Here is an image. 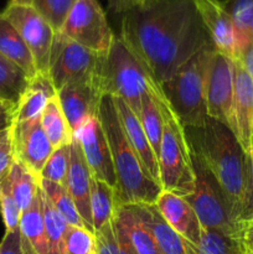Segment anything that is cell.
<instances>
[{
	"label": "cell",
	"instance_id": "obj_51",
	"mask_svg": "<svg viewBox=\"0 0 253 254\" xmlns=\"http://www.w3.org/2000/svg\"><path fill=\"white\" fill-rule=\"evenodd\" d=\"M0 102H1V101H0Z\"/></svg>",
	"mask_w": 253,
	"mask_h": 254
},
{
	"label": "cell",
	"instance_id": "obj_43",
	"mask_svg": "<svg viewBox=\"0 0 253 254\" xmlns=\"http://www.w3.org/2000/svg\"><path fill=\"white\" fill-rule=\"evenodd\" d=\"M111 6L118 12H126L133 7L140 6L145 2V0H108Z\"/></svg>",
	"mask_w": 253,
	"mask_h": 254
},
{
	"label": "cell",
	"instance_id": "obj_22",
	"mask_svg": "<svg viewBox=\"0 0 253 254\" xmlns=\"http://www.w3.org/2000/svg\"><path fill=\"white\" fill-rule=\"evenodd\" d=\"M19 235L22 254H51L42 218L40 188L32 205L21 213Z\"/></svg>",
	"mask_w": 253,
	"mask_h": 254
},
{
	"label": "cell",
	"instance_id": "obj_2",
	"mask_svg": "<svg viewBox=\"0 0 253 254\" xmlns=\"http://www.w3.org/2000/svg\"><path fill=\"white\" fill-rule=\"evenodd\" d=\"M185 131L191 149L220 184L233 216L240 222L247 179L246 151L233 131L226 124L212 118H207L201 129H185Z\"/></svg>",
	"mask_w": 253,
	"mask_h": 254
},
{
	"label": "cell",
	"instance_id": "obj_34",
	"mask_svg": "<svg viewBox=\"0 0 253 254\" xmlns=\"http://www.w3.org/2000/svg\"><path fill=\"white\" fill-rule=\"evenodd\" d=\"M77 0H32L31 5L56 32L63 26Z\"/></svg>",
	"mask_w": 253,
	"mask_h": 254
},
{
	"label": "cell",
	"instance_id": "obj_39",
	"mask_svg": "<svg viewBox=\"0 0 253 254\" xmlns=\"http://www.w3.org/2000/svg\"><path fill=\"white\" fill-rule=\"evenodd\" d=\"M240 222L243 226L253 222V146L247 153V179Z\"/></svg>",
	"mask_w": 253,
	"mask_h": 254
},
{
	"label": "cell",
	"instance_id": "obj_1",
	"mask_svg": "<svg viewBox=\"0 0 253 254\" xmlns=\"http://www.w3.org/2000/svg\"><path fill=\"white\" fill-rule=\"evenodd\" d=\"M119 37L160 87L197 52L213 47L193 0H146L123 12Z\"/></svg>",
	"mask_w": 253,
	"mask_h": 254
},
{
	"label": "cell",
	"instance_id": "obj_27",
	"mask_svg": "<svg viewBox=\"0 0 253 254\" xmlns=\"http://www.w3.org/2000/svg\"><path fill=\"white\" fill-rule=\"evenodd\" d=\"M40 121H41L42 129L54 149L71 143L73 139V131L62 111L57 96L47 103Z\"/></svg>",
	"mask_w": 253,
	"mask_h": 254
},
{
	"label": "cell",
	"instance_id": "obj_30",
	"mask_svg": "<svg viewBox=\"0 0 253 254\" xmlns=\"http://www.w3.org/2000/svg\"><path fill=\"white\" fill-rule=\"evenodd\" d=\"M164 94L149 93L141 101L140 112H139V121L143 127L145 135L155 153L156 158L160 150L161 139H163L164 131V118L161 114L160 107H159V99H164Z\"/></svg>",
	"mask_w": 253,
	"mask_h": 254
},
{
	"label": "cell",
	"instance_id": "obj_26",
	"mask_svg": "<svg viewBox=\"0 0 253 254\" xmlns=\"http://www.w3.org/2000/svg\"><path fill=\"white\" fill-rule=\"evenodd\" d=\"M5 181L21 212L26 211L37 196L40 188L39 176L15 159L9 174L5 176Z\"/></svg>",
	"mask_w": 253,
	"mask_h": 254
},
{
	"label": "cell",
	"instance_id": "obj_33",
	"mask_svg": "<svg viewBox=\"0 0 253 254\" xmlns=\"http://www.w3.org/2000/svg\"><path fill=\"white\" fill-rule=\"evenodd\" d=\"M96 254H134L117 228L114 220L94 231Z\"/></svg>",
	"mask_w": 253,
	"mask_h": 254
},
{
	"label": "cell",
	"instance_id": "obj_44",
	"mask_svg": "<svg viewBox=\"0 0 253 254\" xmlns=\"http://www.w3.org/2000/svg\"><path fill=\"white\" fill-rule=\"evenodd\" d=\"M243 241H245V245L247 247L248 252L253 254V230L251 228L245 227V232H243Z\"/></svg>",
	"mask_w": 253,
	"mask_h": 254
},
{
	"label": "cell",
	"instance_id": "obj_50",
	"mask_svg": "<svg viewBox=\"0 0 253 254\" xmlns=\"http://www.w3.org/2000/svg\"><path fill=\"white\" fill-rule=\"evenodd\" d=\"M251 35H252V36H253V26H252V29H251Z\"/></svg>",
	"mask_w": 253,
	"mask_h": 254
},
{
	"label": "cell",
	"instance_id": "obj_36",
	"mask_svg": "<svg viewBox=\"0 0 253 254\" xmlns=\"http://www.w3.org/2000/svg\"><path fill=\"white\" fill-rule=\"evenodd\" d=\"M62 254H96L94 235L84 227L68 225L63 236Z\"/></svg>",
	"mask_w": 253,
	"mask_h": 254
},
{
	"label": "cell",
	"instance_id": "obj_47",
	"mask_svg": "<svg viewBox=\"0 0 253 254\" xmlns=\"http://www.w3.org/2000/svg\"><path fill=\"white\" fill-rule=\"evenodd\" d=\"M9 131H10V128H7V129H5V130L0 131V144H1L2 140H4V139L6 138V135H7V134H9Z\"/></svg>",
	"mask_w": 253,
	"mask_h": 254
},
{
	"label": "cell",
	"instance_id": "obj_29",
	"mask_svg": "<svg viewBox=\"0 0 253 254\" xmlns=\"http://www.w3.org/2000/svg\"><path fill=\"white\" fill-rule=\"evenodd\" d=\"M117 210L116 190L104 181L91 179V215L93 231L113 220ZM94 233V232H93Z\"/></svg>",
	"mask_w": 253,
	"mask_h": 254
},
{
	"label": "cell",
	"instance_id": "obj_31",
	"mask_svg": "<svg viewBox=\"0 0 253 254\" xmlns=\"http://www.w3.org/2000/svg\"><path fill=\"white\" fill-rule=\"evenodd\" d=\"M40 188L44 191L45 195L51 201L52 206L57 210V212L63 217V220L69 226H77V227H84L83 220L77 211L76 205L72 200L71 195L63 185L57 183L40 179ZM86 228V227H84Z\"/></svg>",
	"mask_w": 253,
	"mask_h": 254
},
{
	"label": "cell",
	"instance_id": "obj_14",
	"mask_svg": "<svg viewBox=\"0 0 253 254\" xmlns=\"http://www.w3.org/2000/svg\"><path fill=\"white\" fill-rule=\"evenodd\" d=\"M79 141L92 176L104 181L116 190L117 179L108 140L98 117H93L74 133Z\"/></svg>",
	"mask_w": 253,
	"mask_h": 254
},
{
	"label": "cell",
	"instance_id": "obj_46",
	"mask_svg": "<svg viewBox=\"0 0 253 254\" xmlns=\"http://www.w3.org/2000/svg\"><path fill=\"white\" fill-rule=\"evenodd\" d=\"M15 107L11 106L9 103H5V102H0V117L5 116V114L14 113Z\"/></svg>",
	"mask_w": 253,
	"mask_h": 254
},
{
	"label": "cell",
	"instance_id": "obj_4",
	"mask_svg": "<svg viewBox=\"0 0 253 254\" xmlns=\"http://www.w3.org/2000/svg\"><path fill=\"white\" fill-rule=\"evenodd\" d=\"M103 93L122 98L139 116L141 101L149 93L164 94L141 60L119 36L114 37L101 67Z\"/></svg>",
	"mask_w": 253,
	"mask_h": 254
},
{
	"label": "cell",
	"instance_id": "obj_49",
	"mask_svg": "<svg viewBox=\"0 0 253 254\" xmlns=\"http://www.w3.org/2000/svg\"><path fill=\"white\" fill-rule=\"evenodd\" d=\"M245 227H248V228H251V230H253V222L252 223H248V225H246Z\"/></svg>",
	"mask_w": 253,
	"mask_h": 254
},
{
	"label": "cell",
	"instance_id": "obj_32",
	"mask_svg": "<svg viewBox=\"0 0 253 254\" xmlns=\"http://www.w3.org/2000/svg\"><path fill=\"white\" fill-rule=\"evenodd\" d=\"M40 198H41L42 218H44L45 232H46L47 241H49L50 252L51 254H62L63 236L68 227V223L52 206L51 201L45 195L41 188H40Z\"/></svg>",
	"mask_w": 253,
	"mask_h": 254
},
{
	"label": "cell",
	"instance_id": "obj_17",
	"mask_svg": "<svg viewBox=\"0 0 253 254\" xmlns=\"http://www.w3.org/2000/svg\"><path fill=\"white\" fill-rule=\"evenodd\" d=\"M91 179L92 173L89 170L81 144L73 136L71 141V156H69L68 173H67L64 188L71 195L77 211L83 220L84 227L93 233V222L91 215Z\"/></svg>",
	"mask_w": 253,
	"mask_h": 254
},
{
	"label": "cell",
	"instance_id": "obj_5",
	"mask_svg": "<svg viewBox=\"0 0 253 254\" xmlns=\"http://www.w3.org/2000/svg\"><path fill=\"white\" fill-rule=\"evenodd\" d=\"M164 118V131L158 155L159 178L163 190L179 196L191 195L195 190V171L190 141L185 128L175 116L166 98L159 99Z\"/></svg>",
	"mask_w": 253,
	"mask_h": 254
},
{
	"label": "cell",
	"instance_id": "obj_10",
	"mask_svg": "<svg viewBox=\"0 0 253 254\" xmlns=\"http://www.w3.org/2000/svg\"><path fill=\"white\" fill-rule=\"evenodd\" d=\"M29 47L39 73L49 74V61L56 31L32 5L9 1L0 12Z\"/></svg>",
	"mask_w": 253,
	"mask_h": 254
},
{
	"label": "cell",
	"instance_id": "obj_52",
	"mask_svg": "<svg viewBox=\"0 0 253 254\" xmlns=\"http://www.w3.org/2000/svg\"><path fill=\"white\" fill-rule=\"evenodd\" d=\"M145 1H146V0H145Z\"/></svg>",
	"mask_w": 253,
	"mask_h": 254
},
{
	"label": "cell",
	"instance_id": "obj_25",
	"mask_svg": "<svg viewBox=\"0 0 253 254\" xmlns=\"http://www.w3.org/2000/svg\"><path fill=\"white\" fill-rule=\"evenodd\" d=\"M0 54L24 69L31 78L39 73L29 47L26 46L15 27L1 15H0Z\"/></svg>",
	"mask_w": 253,
	"mask_h": 254
},
{
	"label": "cell",
	"instance_id": "obj_23",
	"mask_svg": "<svg viewBox=\"0 0 253 254\" xmlns=\"http://www.w3.org/2000/svg\"><path fill=\"white\" fill-rule=\"evenodd\" d=\"M113 220L134 254H161L150 232L141 225L130 206L117 207Z\"/></svg>",
	"mask_w": 253,
	"mask_h": 254
},
{
	"label": "cell",
	"instance_id": "obj_37",
	"mask_svg": "<svg viewBox=\"0 0 253 254\" xmlns=\"http://www.w3.org/2000/svg\"><path fill=\"white\" fill-rule=\"evenodd\" d=\"M226 9L232 16L238 31V47L251 36L253 26V0H227Z\"/></svg>",
	"mask_w": 253,
	"mask_h": 254
},
{
	"label": "cell",
	"instance_id": "obj_19",
	"mask_svg": "<svg viewBox=\"0 0 253 254\" xmlns=\"http://www.w3.org/2000/svg\"><path fill=\"white\" fill-rule=\"evenodd\" d=\"M113 98L117 112H118L119 121H121L122 128H123L126 139L130 143L131 148L134 149L136 155L139 156L150 178L160 185L158 158H156L155 153H154L153 148H151L150 143L146 138L145 131L141 127L138 116L131 111L130 107L123 99L118 98V97H113Z\"/></svg>",
	"mask_w": 253,
	"mask_h": 254
},
{
	"label": "cell",
	"instance_id": "obj_41",
	"mask_svg": "<svg viewBox=\"0 0 253 254\" xmlns=\"http://www.w3.org/2000/svg\"><path fill=\"white\" fill-rule=\"evenodd\" d=\"M236 61L240 62L241 66L245 68V71L250 74L253 79V36L251 35L247 40L242 42L238 47L237 57Z\"/></svg>",
	"mask_w": 253,
	"mask_h": 254
},
{
	"label": "cell",
	"instance_id": "obj_40",
	"mask_svg": "<svg viewBox=\"0 0 253 254\" xmlns=\"http://www.w3.org/2000/svg\"><path fill=\"white\" fill-rule=\"evenodd\" d=\"M15 160L14 148H12L11 140V127L6 138L0 144V181L9 174L12 163Z\"/></svg>",
	"mask_w": 253,
	"mask_h": 254
},
{
	"label": "cell",
	"instance_id": "obj_20",
	"mask_svg": "<svg viewBox=\"0 0 253 254\" xmlns=\"http://www.w3.org/2000/svg\"><path fill=\"white\" fill-rule=\"evenodd\" d=\"M129 206L141 225L150 232L161 254H186L185 240L164 220L155 203H133Z\"/></svg>",
	"mask_w": 253,
	"mask_h": 254
},
{
	"label": "cell",
	"instance_id": "obj_18",
	"mask_svg": "<svg viewBox=\"0 0 253 254\" xmlns=\"http://www.w3.org/2000/svg\"><path fill=\"white\" fill-rule=\"evenodd\" d=\"M164 220L181 237L192 245H197L201 237V223L190 203L176 193L163 190L155 202Z\"/></svg>",
	"mask_w": 253,
	"mask_h": 254
},
{
	"label": "cell",
	"instance_id": "obj_21",
	"mask_svg": "<svg viewBox=\"0 0 253 254\" xmlns=\"http://www.w3.org/2000/svg\"><path fill=\"white\" fill-rule=\"evenodd\" d=\"M57 96L51 78L46 73H37L30 83L12 113V123L40 119L47 103Z\"/></svg>",
	"mask_w": 253,
	"mask_h": 254
},
{
	"label": "cell",
	"instance_id": "obj_12",
	"mask_svg": "<svg viewBox=\"0 0 253 254\" xmlns=\"http://www.w3.org/2000/svg\"><path fill=\"white\" fill-rule=\"evenodd\" d=\"M102 96L101 77L73 82L57 92V98L73 135L86 122L97 116Z\"/></svg>",
	"mask_w": 253,
	"mask_h": 254
},
{
	"label": "cell",
	"instance_id": "obj_16",
	"mask_svg": "<svg viewBox=\"0 0 253 254\" xmlns=\"http://www.w3.org/2000/svg\"><path fill=\"white\" fill-rule=\"evenodd\" d=\"M201 20L207 30L216 51L236 60L238 31L232 16L221 0H193Z\"/></svg>",
	"mask_w": 253,
	"mask_h": 254
},
{
	"label": "cell",
	"instance_id": "obj_24",
	"mask_svg": "<svg viewBox=\"0 0 253 254\" xmlns=\"http://www.w3.org/2000/svg\"><path fill=\"white\" fill-rule=\"evenodd\" d=\"M186 254H251L243 237L230 235L213 228H201L197 245L185 241Z\"/></svg>",
	"mask_w": 253,
	"mask_h": 254
},
{
	"label": "cell",
	"instance_id": "obj_6",
	"mask_svg": "<svg viewBox=\"0 0 253 254\" xmlns=\"http://www.w3.org/2000/svg\"><path fill=\"white\" fill-rule=\"evenodd\" d=\"M213 49L201 50L161 84L169 106L185 129H201L208 118L205 81L208 56Z\"/></svg>",
	"mask_w": 253,
	"mask_h": 254
},
{
	"label": "cell",
	"instance_id": "obj_28",
	"mask_svg": "<svg viewBox=\"0 0 253 254\" xmlns=\"http://www.w3.org/2000/svg\"><path fill=\"white\" fill-rule=\"evenodd\" d=\"M31 77L0 54V101L16 107Z\"/></svg>",
	"mask_w": 253,
	"mask_h": 254
},
{
	"label": "cell",
	"instance_id": "obj_42",
	"mask_svg": "<svg viewBox=\"0 0 253 254\" xmlns=\"http://www.w3.org/2000/svg\"><path fill=\"white\" fill-rule=\"evenodd\" d=\"M0 254H22L20 248V235L19 230L7 232L0 242Z\"/></svg>",
	"mask_w": 253,
	"mask_h": 254
},
{
	"label": "cell",
	"instance_id": "obj_13",
	"mask_svg": "<svg viewBox=\"0 0 253 254\" xmlns=\"http://www.w3.org/2000/svg\"><path fill=\"white\" fill-rule=\"evenodd\" d=\"M15 159L40 178L42 168L55 150L47 139L40 119L11 124Z\"/></svg>",
	"mask_w": 253,
	"mask_h": 254
},
{
	"label": "cell",
	"instance_id": "obj_45",
	"mask_svg": "<svg viewBox=\"0 0 253 254\" xmlns=\"http://www.w3.org/2000/svg\"><path fill=\"white\" fill-rule=\"evenodd\" d=\"M11 124H12V113L5 114V116L0 117V131L10 128Z\"/></svg>",
	"mask_w": 253,
	"mask_h": 254
},
{
	"label": "cell",
	"instance_id": "obj_7",
	"mask_svg": "<svg viewBox=\"0 0 253 254\" xmlns=\"http://www.w3.org/2000/svg\"><path fill=\"white\" fill-rule=\"evenodd\" d=\"M191 154L195 171V190L184 198L195 210L201 227L220 230L243 237L245 226L241 225L233 216L232 208L222 188L192 149Z\"/></svg>",
	"mask_w": 253,
	"mask_h": 254
},
{
	"label": "cell",
	"instance_id": "obj_38",
	"mask_svg": "<svg viewBox=\"0 0 253 254\" xmlns=\"http://www.w3.org/2000/svg\"><path fill=\"white\" fill-rule=\"evenodd\" d=\"M0 212L5 225V231L11 232L19 230L22 212L12 197L5 178L0 181Z\"/></svg>",
	"mask_w": 253,
	"mask_h": 254
},
{
	"label": "cell",
	"instance_id": "obj_48",
	"mask_svg": "<svg viewBox=\"0 0 253 254\" xmlns=\"http://www.w3.org/2000/svg\"><path fill=\"white\" fill-rule=\"evenodd\" d=\"M11 2H20V4H30L31 5L32 0H9Z\"/></svg>",
	"mask_w": 253,
	"mask_h": 254
},
{
	"label": "cell",
	"instance_id": "obj_35",
	"mask_svg": "<svg viewBox=\"0 0 253 254\" xmlns=\"http://www.w3.org/2000/svg\"><path fill=\"white\" fill-rule=\"evenodd\" d=\"M69 156H71V143L55 149L51 155H50L49 160L46 161L45 166L42 168L40 179L66 186Z\"/></svg>",
	"mask_w": 253,
	"mask_h": 254
},
{
	"label": "cell",
	"instance_id": "obj_15",
	"mask_svg": "<svg viewBox=\"0 0 253 254\" xmlns=\"http://www.w3.org/2000/svg\"><path fill=\"white\" fill-rule=\"evenodd\" d=\"M235 64V91L230 129L241 144L246 154L253 146V79L240 62Z\"/></svg>",
	"mask_w": 253,
	"mask_h": 254
},
{
	"label": "cell",
	"instance_id": "obj_11",
	"mask_svg": "<svg viewBox=\"0 0 253 254\" xmlns=\"http://www.w3.org/2000/svg\"><path fill=\"white\" fill-rule=\"evenodd\" d=\"M205 89L208 118L221 122L230 128L235 91V64L232 59L215 49L208 56Z\"/></svg>",
	"mask_w": 253,
	"mask_h": 254
},
{
	"label": "cell",
	"instance_id": "obj_3",
	"mask_svg": "<svg viewBox=\"0 0 253 254\" xmlns=\"http://www.w3.org/2000/svg\"><path fill=\"white\" fill-rule=\"evenodd\" d=\"M97 117L111 149L117 179V207L133 203H155L163 188L150 178L126 139L113 96L103 93Z\"/></svg>",
	"mask_w": 253,
	"mask_h": 254
},
{
	"label": "cell",
	"instance_id": "obj_8",
	"mask_svg": "<svg viewBox=\"0 0 253 254\" xmlns=\"http://www.w3.org/2000/svg\"><path fill=\"white\" fill-rule=\"evenodd\" d=\"M104 56L56 32L49 61V76L57 92L62 87L101 74Z\"/></svg>",
	"mask_w": 253,
	"mask_h": 254
},
{
	"label": "cell",
	"instance_id": "obj_9",
	"mask_svg": "<svg viewBox=\"0 0 253 254\" xmlns=\"http://www.w3.org/2000/svg\"><path fill=\"white\" fill-rule=\"evenodd\" d=\"M60 32L101 56L108 54L116 37L98 0H77Z\"/></svg>",
	"mask_w": 253,
	"mask_h": 254
}]
</instances>
